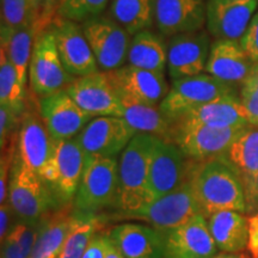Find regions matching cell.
I'll return each instance as SVG.
<instances>
[{
    "instance_id": "obj_41",
    "label": "cell",
    "mask_w": 258,
    "mask_h": 258,
    "mask_svg": "<svg viewBox=\"0 0 258 258\" xmlns=\"http://www.w3.org/2000/svg\"><path fill=\"white\" fill-rule=\"evenodd\" d=\"M246 201V214L252 215L258 213V172L250 184L244 189Z\"/></svg>"
},
{
    "instance_id": "obj_8",
    "label": "cell",
    "mask_w": 258,
    "mask_h": 258,
    "mask_svg": "<svg viewBox=\"0 0 258 258\" xmlns=\"http://www.w3.org/2000/svg\"><path fill=\"white\" fill-rule=\"evenodd\" d=\"M245 127L215 128L206 124L177 122L171 129V143L178 146L192 163L221 157Z\"/></svg>"
},
{
    "instance_id": "obj_11",
    "label": "cell",
    "mask_w": 258,
    "mask_h": 258,
    "mask_svg": "<svg viewBox=\"0 0 258 258\" xmlns=\"http://www.w3.org/2000/svg\"><path fill=\"white\" fill-rule=\"evenodd\" d=\"M64 91L92 117H122L123 106L108 74L103 71L74 78Z\"/></svg>"
},
{
    "instance_id": "obj_5",
    "label": "cell",
    "mask_w": 258,
    "mask_h": 258,
    "mask_svg": "<svg viewBox=\"0 0 258 258\" xmlns=\"http://www.w3.org/2000/svg\"><path fill=\"white\" fill-rule=\"evenodd\" d=\"M8 201L18 221L29 225L41 224L48 215L60 208L43 178L25 167L17 157L10 173Z\"/></svg>"
},
{
    "instance_id": "obj_35",
    "label": "cell",
    "mask_w": 258,
    "mask_h": 258,
    "mask_svg": "<svg viewBox=\"0 0 258 258\" xmlns=\"http://www.w3.org/2000/svg\"><path fill=\"white\" fill-rule=\"evenodd\" d=\"M108 3L109 0H63L59 6V16L83 24L102 16Z\"/></svg>"
},
{
    "instance_id": "obj_13",
    "label": "cell",
    "mask_w": 258,
    "mask_h": 258,
    "mask_svg": "<svg viewBox=\"0 0 258 258\" xmlns=\"http://www.w3.org/2000/svg\"><path fill=\"white\" fill-rule=\"evenodd\" d=\"M211 46L209 32L203 29L171 36L167 42V72L171 80L205 72Z\"/></svg>"
},
{
    "instance_id": "obj_27",
    "label": "cell",
    "mask_w": 258,
    "mask_h": 258,
    "mask_svg": "<svg viewBox=\"0 0 258 258\" xmlns=\"http://www.w3.org/2000/svg\"><path fill=\"white\" fill-rule=\"evenodd\" d=\"M219 158L231 166L244 189L246 188L258 172V128L247 125L241 129L228 150Z\"/></svg>"
},
{
    "instance_id": "obj_19",
    "label": "cell",
    "mask_w": 258,
    "mask_h": 258,
    "mask_svg": "<svg viewBox=\"0 0 258 258\" xmlns=\"http://www.w3.org/2000/svg\"><path fill=\"white\" fill-rule=\"evenodd\" d=\"M163 237L164 258H211L219 250L209 231L207 218L202 213L163 233Z\"/></svg>"
},
{
    "instance_id": "obj_45",
    "label": "cell",
    "mask_w": 258,
    "mask_h": 258,
    "mask_svg": "<svg viewBox=\"0 0 258 258\" xmlns=\"http://www.w3.org/2000/svg\"><path fill=\"white\" fill-rule=\"evenodd\" d=\"M211 258H249L247 254L245 253H228V252H221V253H217L215 256H213Z\"/></svg>"
},
{
    "instance_id": "obj_24",
    "label": "cell",
    "mask_w": 258,
    "mask_h": 258,
    "mask_svg": "<svg viewBox=\"0 0 258 258\" xmlns=\"http://www.w3.org/2000/svg\"><path fill=\"white\" fill-rule=\"evenodd\" d=\"M47 25L41 18H35L31 23L21 28H10L2 24V48L17 72L19 83L27 88V76L30 64L32 48L37 34Z\"/></svg>"
},
{
    "instance_id": "obj_22",
    "label": "cell",
    "mask_w": 258,
    "mask_h": 258,
    "mask_svg": "<svg viewBox=\"0 0 258 258\" xmlns=\"http://www.w3.org/2000/svg\"><path fill=\"white\" fill-rule=\"evenodd\" d=\"M154 23L166 37L202 30L206 24L205 0H154Z\"/></svg>"
},
{
    "instance_id": "obj_38",
    "label": "cell",
    "mask_w": 258,
    "mask_h": 258,
    "mask_svg": "<svg viewBox=\"0 0 258 258\" xmlns=\"http://www.w3.org/2000/svg\"><path fill=\"white\" fill-rule=\"evenodd\" d=\"M240 44L249 56L254 67V72L258 71V12L251 19L249 27L240 38Z\"/></svg>"
},
{
    "instance_id": "obj_32",
    "label": "cell",
    "mask_w": 258,
    "mask_h": 258,
    "mask_svg": "<svg viewBox=\"0 0 258 258\" xmlns=\"http://www.w3.org/2000/svg\"><path fill=\"white\" fill-rule=\"evenodd\" d=\"M105 222H108L105 214L99 217H83L73 213L72 225L57 258H83L92 238L101 232Z\"/></svg>"
},
{
    "instance_id": "obj_2",
    "label": "cell",
    "mask_w": 258,
    "mask_h": 258,
    "mask_svg": "<svg viewBox=\"0 0 258 258\" xmlns=\"http://www.w3.org/2000/svg\"><path fill=\"white\" fill-rule=\"evenodd\" d=\"M189 178L201 213L206 218L222 211L246 214L243 183L221 158L190 165Z\"/></svg>"
},
{
    "instance_id": "obj_25",
    "label": "cell",
    "mask_w": 258,
    "mask_h": 258,
    "mask_svg": "<svg viewBox=\"0 0 258 258\" xmlns=\"http://www.w3.org/2000/svg\"><path fill=\"white\" fill-rule=\"evenodd\" d=\"M177 122H190V123L206 124L215 128L251 125L249 114L241 103L239 95L222 97L209 102L189 112Z\"/></svg>"
},
{
    "instance_id": "obj_23",
    "label": "cell",
    "mask_w": 258,
    "mask_h": 258,
    "mask_svg": "<svg viewBox=\"0 0 258 258\" xmlns=\"http://www.w3.org/2000/svg\"><path fill=\"white\" fill-rule=\"evenodd\" d=\"M108 235L124 258H164L163 233L152 226L127 222L114 226Z\"/></svg>"
},
{
    "instance_id": "obj_29",
    "label": "cell",
    "mask_w": 258,
    "mask_h": 258,
    "mask_svg": "<svg viewBox=\"0 0 258 258\" xmlns=\"http://www.w3.org/2000/svg\"><path fill=\"white\" fill-rule=\"evenodd\" d=\"M118 97L123 106V115L121 118H123L137 133L150 134L161 140L171 141L172 124L161 114L159 108L137 102L128 97Z\"/></svg>"
},
{
    "instance_id": "obj_15",
    "label": "cell",
    "mask_w": 258,
    "mask_h": 258,
    "mask_svg": "<svg viewBox=\"0 0 258 258\" xmlns=\"http://www.w3.org/2000/svg\"><path fill=\"white\" fill-rule=\"evenodd\" d=\"M51 140L42 118L37 102L29 97L28 106L22 117L16 157L25 167L41 176L51 151Z\"/></svg>"
},
{
    "instance_id": "obj_28",
    "label": "cell",
    "mask_w": 258,
    "mask_h": 258,
    "mask_svg": "<svg viewBox=\"0 0 258 258\" xmlns=\"http://www.w3.org/2000/svg\"><path fill=\"white\" fill-rule=\"evenodd\" d=\"M73 221V205L61 207L42 221L29 258H57Z\"/></svg>"
},
{
    "instance_id": "obj_40",
    "label": "cell",
    "mask_w": 258,
    "mask_h": 258,
    "mask_svg": "<svg viewBox=\"0 0 258 258\" xmlns=\"http://www.w3.org/2000/svg\"><path fill=\"white\" fill-rule=\"evenodd\" d=\"M17 222V215H16L10 202L6 201L3 203L2 207H0V239H2V243L6 239V237Z\"/></svg>"
},
{
    "instance_id": "obj_37",
    "label": "cell",
    "mask_w": 258,
    "mask_h": 258,
    "mask_svg": "<svg viewBox=\"0 0 258 258\" xmlns=\"http://www.w3.org/2000/svg\"><path fill=\"white\" fill-rule=\"evenodd\" d=\"M23 114L16 111L10 106L0 104V147L2 150L18 139Z\"/></svg>"
},
{
    "instance_id": "obj_42",
    "label": "cell",
    "mask_w": 258,
    "mask_h": 258,
    "mask_svg": "<svg viewBox=\"0 0 258 258\" xmlns=\"http://www.w3.org/2000/svg\"><path fill=\"white\" fill-rule=\"evenodd\" d=\"M105 235L98 232L89 244L88 250L83 258H104L105 257Z\"/></svg>"
},
{
    "instance_id": "obj_14",
    "label": "cell",
    "mask_w": 258,
    "mask_h": 258,
    "mask_svg": "<svg viewBox=\"0 0 258 258\" xmlns=\"http://www.w3.org/2000/svg\"><path fill=\"white\" fill-rule=\"evenodd\" d=\"M51 28L61 62L71 76L78 78L101 71L82 24L57 16L51 21Z\"/></svg>"
},
{
    "instance_id": "obj_10",
    "label": "cell",
    "mask_w": 258,
    "mask_h": 258,
    "mask_svg": "<svg viewBox=\"0 0 258 258\" xmlns=\"http://www.w3.org/2000/svg\"><path fill=\"white\" fill-rule=\"evenodd\" d=\"M99 70L110 72L124 66L131 46V35L112 17L98 16L82 24Z\"/></svg>"
},
{
    "instance_id": "obj_48",
    "label": "cell",
    "mask_w": 258,
    "mask_h": 258,
    "mask_svg": "<svg viewBox=\"0 0 258 258\" xmlns=\"http://www.w3.org/2000/svg\"><path fill=\"white\" fill-rule=\"evenodd\" d=\"M63 2V0H60V4H61V3H62Z\"/></svg>"
},
{
    "instance_id": "obj_7",
    "label": "cell",
    "mask_w": 258,
    "mask_h": 258,
    "mask_svg": "<svg viewBox=\"0 0 258 258\" xmlns=\"http://www.w3.org/2000/svg\"><path fill=\"white\" fill-rule=\"evenodd\" d=\"M74 77L67 72L57 51L55 35L51 24L40 31L32 48L29 80L32 95L42 98L62 90L73 82Z\"/></svg>"
},
{
    "instance_id": "obj_4",
    "label": "cell",
    "mask_w": 258,
    "mask_h": 258,
    "mask_svg": "<svg viewBox=\"0 0 258 258\" xmlns=\"http://www.w3.org/2000/svg\"><path fill=\"white\" fill-rule=\"evenodd\" d=\"M84 166L85 153L77 138L53 140L50 156L42 170L41 177L60 208L73 205Z\"/></svg>"
},
{
    "instance_id": "obj_47",
    "label": "cell",
    "mask_w": 258,
    "mask_h": 258,
    "mask_svg": "<svg viewBox=\"0 0 258 258\" xmlns=\"http://www.w3.org/2000/svg\"><path fill=\"white\" fill-rule=\"evenodd\" d=\"M29 2H30V4L32 5V8L38 10L37 9V5H38V3H40V0H29Z\"/></svg>"
},
{
    "instance_id": "obj_31",
    "label": "cell",
    "mask_w": 258,
    "mask_h": 258,
    "mask_svg": "<svg viewBox=\"0 0 258 258\" xmlns=\"http://www.w3.org/2000/svg\"><path fill=\"white\" fill-rule=\"evenodd\" d=\"M111 17L134 36L154 22V0H111Z\"/></svg>"
},
{
    "instance_id": "obj_6",
    "label": "cell",
    "mask_w": 258,
    "mask_h": 258,
    "mask_svg": "<svg viewBox=\"0 0 258 258\" xmlns=\"http://www.w3.org/2000/svg\"><path fill=\"white\" fill-rule=\"evenodd\" d=\"M239 95L237 88L221 82L208 73L173 80L159 110L173 124L189 112L222 97Z\"/></svg>"
},
{
    "instance_id": "obj_36",
    "label": "cell",
    "mask_w": 258,
    "mask_h": 258,
    "mask_svg": "<svg viewBox=\"0 0 258 258\" xmlns=\"http://www.w3.org/2000/svg\"><path fill=\"white\" fill-rule=\"evenodd\" d=\"M41 18L38 10L29 0H2V24L10 28H21Z\"/></svg>"
},
{
    "instance_id": "obj_33",
    "label": "cell",
    "mask_w": 258,
    "mask_h": 258,
    "mask_svg": "<svg viewBox=\"0 0 258 258\" xmlns=\"http://www.w3.org/2000/svg\"><path fill=\"white\" fill-rule=\"evenodd\" d=\"M27 88L19 83L17 72L3 49H0V104L23 114L28 106Z\"/></svg>"
},
{
    "instance_id": "obj_49",
    "label": "cell",
    "mask_w": 258,
    "mask_h": 258,
    "mask_svg": "<svg viewBox=\"0 0 258 258\" xmlns=\"http://www.w3.org/2000/svg\"><path fill=\"white\" fill-rule=\"evenodd\" d=\"M257 258H258V256H257Z\"/></svg>"
},
{
    "instance_id": "obj_1",
    "label": "cell",
    "mask_w": 258,
    "mask_h": 258,
    "mask_svg": "<svg viewBox=\"0 0 258 258\" xmlns=\"http://www.w3.org/2000/svg\"><path fill=\"white\" fill-rule=\"evenodd\" d=\"M158 139L138 133L121 153L116 207L114 214L106 215L108 221L121 220L154 202L150 188V166Z\"/></svg>"
},
{
    "instance_id": "obj_9",
    "label": "cell",
    "mask_w": 258,
    "mask_h": 258,
    "mask_svg": "<svg viewBox=\"0 0 258 258\" xmlns=\"http://www.w3.org/2000/svg\"><path fill=\"white\" fill-rule=\"evenodd\" d=\"M200 213L201 209L188 177L173 191L156 200L141 211L125 215L121 220H143L161 233H165L185 224Z\"/></svg>"
},
{
    "instance_id": "obj_20",
    "label": "cell",
    "mask_w": 258,
    "mask_h": 258,
    "mask_svg": "<svg viewBox=\"0 0 258 258\" xmlns=\"http://www.w3.org/2000/svg\"><path fill=\"white\" fill-rule=\"evenodd\" d=\"M106 74L118 96L128 97L148 105L160 104L170 90L164 73L138 69L131 64Z\"/></svg>"
},
{
    "instance_id": "obj_16",
    "label": "cell",
    "mask_w": 258,
    "mask_h": 258,
    "mask_svg": "<svg viewBox=\"0 0 258 258\" xmlns=\"http://www.w3.org/2000/svg\"><path fill=\"white\" fill-rule=\"evenodd\" d=\"M257 9L258 0H207V31L217 40L240 41Z\"/></svg>"
},
{
    "instance_id": "obj_12",
    "label": "cell",
    "mask_w": 258,
    "mask_h": 258,
    "mask_svg": "<svg viewBox=\"0 0 258 258\" xmlns=\"http://www.w3.org/2000/svg\"><path fill=\"white\" fill-rule=\"evenodd\" d=\"M137 134L123 118L101 116L92 118L77 140L85 157H117Z\"/></svg>"
},
{
    "instance_id": "obj_46",
    "label": "cell",
    "mask_w": 258,
    "mask_h": 258,
    "mask_svg": "<svg viewBox=\"0 0 258 258\" xmlns=\"http://www.w3.org/2000/svg\"><path fill=\"white\" fill-rule=\"evenodd\" d=\"M249 82L252 83L253 85L256 86V88L258 89V71H257V72H254V73H253V76L251 77V79L249 80Z\"/></svg>"
},
{
    "instance_id": "obj_34",
    "label": "cell",
    "mask_w": 258,
    "mask_h": 258,
    "mask_svg": "<svg viewBox=\"0 0 258 258\" xmlns=\"http://www.w3.org/2000/svg\"><path fill=\"white\" fill-rule=\"evenodd\" d=\"M41 224L29 225L18 221L2 243V258L30 257Z\"/></svg>"
},
{
    "instance_id": "obj_30",
    "label": "cell",
    "mask_w": 258,
    "mask_h": 258,
    "mask_svg": "<svg viewBox=\"0 0 258 258\" xmlns=\"http://www.w3.org/2000/svg\"><path fill=\"white\" fill-rule=\"evenodd\" d=\"M131 66L164 73L167 66V44L154 32L143 30L134 35L128 50Z\"/></svg>"
},
{
    "instance_id": "obj_17",
    "label": "cell",
    "mask_w": 258,
    "mask_h": 258,
    "mask_svg": "<svg viewBox=\"0 0 258 258\" xmlns=\"http://www.w3.org/2000/svg\"><path fill=\"white\" fill-rule=\"evenodd\" d=\"M38 109L51 140L77 138L93 118L64 90L38 98Z\"/></svg>"
},
{
    "instance_id": "obj_43",
    "label": "cell",
    "mask_w": 258,
    "mask_h": 258,
    "mask_svg": "<svg viewBox=\"0 0 258 258\" xmlns=\"http://www.w3.org/2000/svg\"><path fill=\"white\" fill-rule=\"evenodd\" d=\"M252 258L258 256V213L250 215L249 218V244H247Z\"/></svg>"
},
{
    "instance_id": "obj_18",
    "label": "cell",
    "mask_w": 258,
    "mask_h": 258,
    "mask_svg": "<svg viewBox=\"0 0 258 258\" xmlns=\"http://www.w3.org/2000/svg\"><path fill=\"white\" fill-rule=\"evenodd\" d=\"M191 161L178 146L158 139L150 166V188L154 201L173 191L189 177Z\"/></svg>"
},
{
    "instance_id": "obj_44",
    "label": "cell",
    "mask_w": 258,
    "mask_h": 258,
    "mask_svg": "<svg viewBox=\"0 0 258 258\" xmlns=\"http://www.w3.org/2000/svg\"><path fill=\"white\" fill-rule=\"evenodd\" d=\"M104 258H124L120 252V250L116 247V245L112 243L110 237L108 235L106 232L105 235V257Z\"/></svg>"
},
{
    "instance_id": "obj_39",
    "label": "cell",
    "mask_w": 258,
    "mask_h": 258,
    "mask_svg": "<svg viewBox=\"0 0 258 258\" xmlns=\"http://www.w3.org/2000/svg\"><path fill=\"white\" fill-rule=\"evenodd\" d=\"M239 97L249 114L250 124L258 128V89L252 83L247 82L240 88Z\"/></svg>"
},
{
    "instance_id": "obj_21",
    "label": "cell",
    "mask_w": 258,
    "mask_h": 258,
    "mask_svg": "<svg viewBox=\"0 0 258 258\" xmlns=\"http://www.w3.org/2000/svg\"><path fill=\"white\" fill-rule=\"evenodd\" d=\"M205 72L238 89L251 79L254 67L239 41L215 40Z\"/></svg>"
},
{
    "instance_id": "obj_26",
    "label": "cell",
    "mask_w": 258,
    "mask_h": 258,
    "mask_svg": "<svg viewBox=\"0 0 258 258\" xmlns=\"http://www.w3.org/2000/svg\"><path fill=\"white\" fill-rule=\"evenodd\" d=\"M209 231L222 252L239 253L249 244V219L244 213L222 211L208 219Z\"/></svg>"
},
{
    "instance_id": "obj_3",
    "label": "cell",
    "mask_w": 258,
    "mask_h": 258,
    "mask_svg": "<svg viewBox=\"0 0 258 258\" xmlns=\"http://www.w3.org/2000/svg\"><path fill=\"white\" fill-rule=\"evenodd\" d=\"M117 189V157H85L73 213L83 217H99L109 211L115 212Z\"/></svg>"
}]
</instances>
